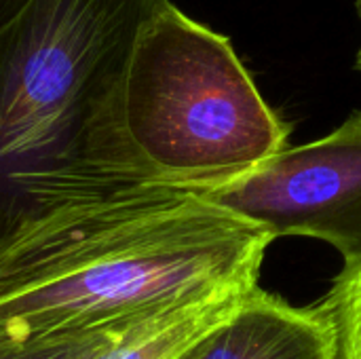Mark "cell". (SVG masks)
Wrapping results in <instances>:
<instances>
[{
	"mask_svg": "<svg viewBox=\"0 0 361 359\" xmlns=\"http://www.w3.org/2000/svg\"><path fill=\"white\" fill-rule=\"evenodd\" d=\"M30 0H0V32L27 6Z\"/></svg>",
	"mask_w": 361,
	"mask_h": 359,
	"instance_id": "9",
	"label": "cell"
},
{
	"mask_svg": "<svg viewBox=\"0 0 361 359\" xmlns=\"http://www.w3.org/2000/svg\"><path fill=\"white\" fill-rule=\"evenodd\" d=\"M355 11H357V17H360V21H361V0L355 2ZM355 68L361 72V47H360V51H357V57H355Z\"/></svg>",
	"mask_w": 361,
	"mask_h": 359,
	"instance_id": "10",
	"label": "cell"
},
{
	"mask_svg": "<svg viewBox=\"0 0 361 359\" xmlns=\"http://www.w3.org/2000/svg\"><path fill=\"white\" fill-rule=\"evenodd\" d=\"M171 0H30L0 32V176L118 108L133 51Z\"/></svg>",
	"mask_w": 361,
	"mask_h": 359,
	"instance_id": "3",
	"label": "cell"
},
{
	"mask_svg": "<svg viewBox=\"0 0 361 359\" xmlns=\"http://www.w3.org/2000/svg\"><path fill=\"white\" fill-rule=\"evenodd\" d=\"M256 288H226L133 317L95 359H182Z\"/></svg>",
	"mask_w": 361,
	"mask_h": 359,
	"instance_id": "6",
	"label": "cell"
},
{
	"mask_svg": "<svg viewBox=\"0 0 361 359\" xmlns=\"http://www.w3.org/2000/svg\"><path fill=\"white\" fill-rule=\"evenodd\" d=\"M313 307L332 334L336 359H361V260L345 267Z\"/></svg>",
	"mask_w": 361,
	"mask_h": 359,
	"instance_id": "7",
	"label": "cell"
},
{
	"mask_svg": "<svg viewBox=\"0 0 361 359\" xmlns=\"http://www.w3.org/2000/svg\"><path fill=\"white\" fill-rule=\"evenodd\" d=\"M0 199H2V176H0Z\"/></svg>",
	"mask_w": 361,
	"mask_h": 359,
	"instance_id": "11",
	"label": "cell"
},
{
	"mask_svg": "<svg viewBox=\"0 0 361 359\" xmlns=\"http://www.w3.org/2000/svg\"><path fill=\"white\" fill-rule=\"evenodd\" d=\"M121 125L154 169L205 195L286 148L292 127L264 102L228 36L169 2L144 30Z\"/></svg>",
	"mask_w": 361,
	"mask_h": 359,
	"instance_id": "2",
	"label": "cell"
},
{
	"mask_svg": "<svg viewBox=\"0 0 361 359\" xmlns=\"http://www.w3.org/2000/svg\"><path fill=\"white\" fill-rule=\"evenodd\" d=\"M127 322L129 320L104 328L42 336L23 343L0 341V359H95L116 339Z\"/></svg>",
	"mask_w": 361,
	"mask_h": 359,
	"instance_id": "8",
	"label": "cell"
},
{
	"mask_svg": "<svg viewBox=\"0 0 361 359\" xmlns=\"http://www.w3.org/2000/svg\"><path fill=\"white\" fill-rule=\"evenodd\" d=\"M205 201L256 224L271 239L330 243L345 267L361 260V112L332 133L283 148Z\"/></svg>",
	"mask_w": 361,
	"mask_h": 359,
	"instance_id": "4",
	"label": "cell"
},
{
	"mask_svg": "<svg viewBox=\"0 0 361 359\" xmlns=\"http://www.w3.org/2000/svg\"><path fill=\"white\" fill-rule=\"evenodd\" d=\"M271 235L154 169L121 106L8 171L0 199V341L133 320L258 286Z\"/></svg>",
	"mask_w": 361,
	"mask_h": 359,
	"instance_id": "1",
	"label": "cell"
},
{
	"mask_svg": "<svg viewBox=\"0 0 361 359\" xmlns=\"http://www.w3.org/2000/svg\"><path fill=\"white\" fill-rule=\"evenodd\" d=\"M182 359H336V353L315 307H292L258 286Z\"/></svg>",
	"mask_w": 361,
	"mask_h": 359,
	"instance_id": "5",
	"label": "cell"
}]
</instances>
